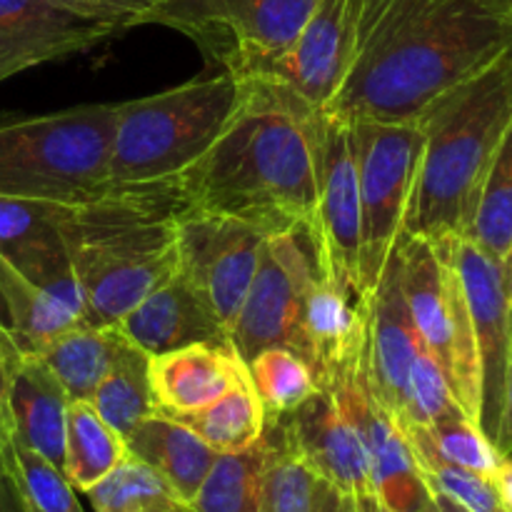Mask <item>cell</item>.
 I'll return each mask as SVG.
<instances>
[{"mask_svg":"<svg viewBox=\"0 0 512 512\" xmlns=\"http://www.w3.org/2000/svg\"><path fill=\"white\" fill-rule=\"evenodd\" d=\"M490 480H493L495 490H498V498L503 503V508L512 512V455L500 460L498 470H495Z\"/></svg>","mask_w":512,"mask_h":512,"instance_id":"obj_42","label":"cell"},{"mask_svg":"<svg viewBox=\"0 0 512 512\" xmlns=\"http://www.w3.org/2000/svg\"><path fill=\"white\" fill-rule=\"evenodd\" d=\"M455 268L468 298L480 358V430L495 440L503 410L505 370L510 355V298L503 285L500 260L485 255L468 238L450 243Z\"/></svg>","mask_w":512,"mask_h":512,"instance_id":"obj_15","label":"cell"},{"mask_svg":"<svg viewBox=\"0 0 512 512\" xmlns=\"http://www.w3.org/2000/svg\"><path fill=\"white\" fill-rule=\"evenodd\" d=\"M128 458V445L110 428L90 400H70L65 410L63 473L80 493L108 478Z\"/></svg>","mask_w":512,"mask_h":512,"instance_id":"obj_27","label":"cell"},{"mask_svg":"<svg viewBox=\"0 0 512 512\" xmlns=\"http://www.w3.org/2000/svg\"><path fill=\"white\" fill-rule=\"evenodd\" d=\"M0 470L13 483L23 512H85L63 468L15 438L0 400Z\"/></svg>","mask_w":512,"mask_h":512,"instance_id":"obj_26","label":"cell"},{"mask_svg":"<svg viewBox=\"0 0 512 512\" xmlns=\"http://www.w3.org/2000/svg\"><path fill=\"white\" fill-rule=\"evenodd\" d=\"M270 455L260 490V512H318L323 480L290 450L283 430L268 418Z\"/></svg>","mask_w":512,"mask_h":512,"instance_id":"obj_35","label":"cell"},{"mask_svg":"<svg viewBox=\"0 0 512 512\" xmlns=\"http://www.w3.org/2000/svg\"><path fill=\"white\" fill-rule=\"evenodd\" d=\"M465 238L485 255L503 260L512 240V123L485 173Z\"/></svg>","mask_w":512,"mask_h":512,"instance_id":"obj_32","label":"cell"},{"mask_svg":"<svg viewBox=\"0 0 512 512\" xmlns=\"http://www.w3.org/2000/svg\"><path fill=\"white\" fill-rule=\"evenodd\" d=\"M320 275L308 228L265 235L250 288L230 330V345L243 360L283 345L298 353L300 318L310 285Z\"/></svg>","mask_w":512,"mask_h":512,"instance_id":"obj_11","label":"cell"},{"mask_svg":"<svg viewBox=\"0 0 512 512\" xmlns=\"http://www.w3.org/2000/svg\"><path fill=\"white\" fill-rule=\"evenodd\" d=\"M245 365H248L250 383H253L268 418L293 413L320 390L318 378L305 363V358L283 345L258 350L253 358L245 360Z\"/></svg>","mask_w":512,"mask_h":512,"instance_id":"obj_34","label":"cell"},{"mask_svg":"<svg viewBox=\"0 0 512 512\" xmlns=\"http://www.w3.org/2000/svg\"><path fill=\"white\" fill-rule=\"evenodd\" d=\"M320 0H163L148 25L193 40L208 63L248 78L278 58L303 30Z\"/></svg>","mask_w":512,"mask_h":512,"instance_id":"obj_9","label":"cell"},{"mask_svg":"<svg viewBox=\"0 0 512 512\" xmlns=\"http://www.w3.org/2000/svg\"><path fill=\"white\" fill-rule=\"evenodd\" d=\"M512 123V43L420 118L423 155L403 235L465 238L485 173Z\"/></svg>","mask_w":512,"mask_h":512,"instance_id":"obj_4","label":"cell"},{"mask_svg":"<svg viewBox=\"0 0 512 512\" xmlns=\"http://www.w3.org/2000/svg\"><path fill=\"white\" fill-rule=\"evenodd\" d=\"M458 413H463V408L455 400L448 378L440 370L438 360L430 355V350L425 345H420L413 368H410L408 398H405L400 428H430L438 420Z\"/></svg>","mask_w":512,"mask_h":512,"instance_id":"obj_37","label":"cell"},{"mask_svg":"<svg viewBox=\"0 0 512 512\" xmlns=\"http://www.w3.org/2000/svg\"><path fill=\"white\" fill-rule=\"evenodd\" d=\"M510 43L512 15L485 0H363L353 65L325 113L345 123H420Z\"/></svg>","mask_w":512,"mask_h":512,"instance_id":"obj_1","label":"cell"},{"mask_svg":"<svg viewBox=\"0 0 512 512\" xmlns=\"http://www.w3.org/2000/svg\"><path fill=\"white\" fill-rule=\"evenodd\" d=\"M318 512H360V510H358V500H355L353 495H345L340 493V490H335L333 485L323 483Z\"/></svg>","mask_w":512,"mask_h":512,"instance_id":"obj_41","label":"cell"},{"mask_svg":"<svg viewBox=\"0 0 512 512\" xmlns=\"http://www.w3.org/2000/svg\"><path fill=\"white\" fill-rule=\"evenodd\" d=\"M355 500H358L360 512H390V510H385L383 505L373 498V495H368V498H355Z\"/></svg>","mask_w":512,"mask_h":512,"instance_id":"obj_46","label":"cell"},{"mask_svg":"<svg viewBox=\"0 0 512 512\" xmlns=\"http://www.w3.org/2000/svg\"><path fill=\"white\" fill-rule=\"evenodd\" d=\"M248 378V365L230 343H193L148 355L155 413L170 418L205 408Z\"/></svg>","mask_w":512,"mask_h":512,"instance_id":"obj_21","label":"cell"},{"mask_svg":"<svg viewBox=\"0 0 512 512\" xmlns=\"http://www.w3.org/2000/svg\"><path fill=\"white\" fill-rule=\"evenodd\" d=\"M0 512H23V508H20L18 493H15L13 483L5 478L3 470H0Z\"/></svg>","mask_w":512,"mask_h":512,"instance_id":"obj_43","label":"cell"},{"mask_svg":"<svg viewBox=\"0 0 512 512\" xmlns=\"http://www.w3.org/2000/svg\"><path fill=\"white\" fill-rule=\"evenodd\" d=\"M368 333V313L348 288L318 275L310 285L300 318L298 355L320 385L338 378L358 358Z\"/></svg>","mask_w":512,"mask_h":512,"instance_id":"obj_22","label":"cell"},{"mask_svg":"<svg viewBox=\"0 0 512 512\" xmlns=\"http://www.w3.org/2000/svg\"><path fill=\"white\" fill-rule=\"evenodd\" d=\"M115 103L0 118V198L75 205L110 188Z\"/></svg>","mask_w":512,"mask_h":512,"instance_id":"obj_6","label":"cell"},{"mask_svg":"<svg viewBox=\"0 0 512 512\" xmlns=\"http://www.w3.org/2000/svg\"><path fill=\"white\" fill-rule=\"evenodd\" d=\"M405 435L415 448L428 450L445 463L473 470L485 478H493L500 460H503L493 440L480 430L478 423H473L463 413L438 420L430 428H408Z\"/></svg>","mask_w":512,"mask_h":512,"instance_id":"obj_36","label":"cell"},{"mask_svg":"<svg viewBox=\"0 0 512 512\" xmlns=\"http://www.w3.org/2000/svg\"><path fill=\"white\" fill-rule=\"evenodd\" d=\"M453 240L403 235V290L415 330L438 360L455 400L473 423L480 420V358L468 298L455 268ZM480 425V423H478Z\"/></svg>","mask_w":512,"mask_h":512,"instance_id":"obj_7","label":"cell"},{"mask_svg":"<svg viewBox=\"0 0 512 512\" xmlns=\"http://www.w3.org/2000/svg\"><path fill=\"white\" fill-rule=\"evenodd\" d=\"M123 345L125 338L115 328L78 323L35 348V353L53 370L68 400H90Z\"/></svg>","mask_w":512,"mask_h":512,"instance_id":"obj_25","label":"cell"},{"mask_svg":"<svg viewBox=\"0 0 512 512\" xmlns=\"http://www.w3.org/2000/svg\"><path fill=\"white\" fill-rule=\"evenodd\" d=\"M500 268H503V285H505V293H508L510 303H512V240H510V248L505 253V258L500 260Z\"/></svg>","mask_w":512,"mask_h":512,"instance_id":"obj_44","label":"cell"},{"mask_svg":"<svg viewBox=\"0 0 512 512\" xmlns=\"http://www.w3.org/2000/svg\"><path fill=\"white\" fill-rule=\"evenodd\" d=\"M313 135L318 203L310 238L318 270L360 300V185L350 123L318 113L313 115Z\"/></svg>","mask_w":512,"mask_h":512,"instance_id":"obj_12","label":"cell"},{"mask_svg":"<svg viewBox=\"0 0 512 512\" xmlns=\"http://www.w3.org/2000/svg\"><path fill=\"white\" fill-rule=\"evenodd\" d=\"M268 455V430H263L258 443L250 448L218 455L200 490L190 500V512H260V490Z\"/></svg>","mask_w":512,"mask_h":512,"instance_id":"obj_28","label":"cell"},{"mask_svg":"<svg viewBox=\"0 0 512 512\" xmlns=\"http://www.w3.org/2000/svg\"><path fill=\"white\" fill-rule=\"evenodd\" d=\"M173 180L185 213L228 215L265 235L310 230L318 203L313 115L250 88L213 148Z\"/></svg>","mask_w":512,"mask_h":512,"instance_id":"obj_2","label":"cell"},{"mask_svg":"<svg viewBox=\"0 0 512 512\" xmlns=\"http://www.w3.org/2000/svg\"><path fill=\"white\" fill-rule=\"evenodd\" d=\"M485 3L493 5L495 10H500V13L512 15V0H485Z\"/></svg>","mask_w":512,"mask_h":512,"instance_id":"obj_48","label":"cell"},{"mask_svg":"<svg viewBox=\"0 0 512 512\" xmlns=\"http://www.w3.org/2000/svg\"><path fill=\"white\" fill-rule=\"evenodd\" d=\"M493 445L503 458L512 455V308H510V355L508 370H505V388H503V410H500L498 433H495Z\"/></svg>","mask_w":512,"mask_h":512,"instance_id":"obj_40","label":"cell"},{"mask_svg":"<svg viewBox=\"0 0 512 512\" xmlns=\"http://www.w3.org/2000/svg\"><path fill=\"white\" fill-rule=\"evenodd\" d=\"M53 3L125 30L133 25H148V18L163 0H53Z\"/></svg>","mask_w":512,"mask_h":512,"instance_id":"obj_39","label":"cell"},{"mask_svg":"<svg viewBox=\"0 0 512 512\" xmlns=\"http://www.w3.org/2000/svg\"><path fill=\"white\" fill-rule=\"evenodd\" d=\"M248 98V83L220 70L163 93L115 103L110 183L178 178L213 148Z\"/></svg>","mask_w":512,"mask_h":512,"instance_id":"obj_5","label":"cell"},{"mask_svg":"<svg viewBox=\"0 0 512 512\" xmlns=\"http://www.w3.org/2000/svg\"><path fill=\"white\" fill-rule=\"evenodd\" d=\"M433 503H435V508H438V512H470L460 503H455L453 498H448V495H440V493H433Z\"/></svg>","mask_w":512,"mask_h":512,"instance_id":"obj_45","label":"cell"},{"mask_svg":"<svg viewBox=\"0 0 512 512\" xmlns=\"http://www.w3.org/2000/svg\"><path fill=\"white\" fill-rule=\"evenodd\" d=\"M360 185V300L373 295L390 255L403 238L423 155L420 123L353 120Z\"/></svg>","mask_w":512,"mask_h":512,"instance_id":"obj_8","label":"cell"},{"mask_svg":"<svg viewBox=\"0 0 512 512\" xmlns=\"http://www.w3.org/2000/svg\"><path fill=\"white\" fill-rule=\"evenodd\" d=\"M8 335V325L0 323V400H3V343Z\"/></svg>","mask_w":512,"mask_h":512,"instance_id":"obj_47","label":"cell"},{"mask_svg":"<svg viewBox=\"0 0 512 512\" xmlns=\"http://www.w3.org/2000/svg\"><path fill=\"white\" fill-rule=\"evenodd\" d=\"M283 430L285 443L323 483L353 498L373 495L363 443L330 388H320L293 413L270 418Z\"/></svg>","mask_w":512,"mask_h":512,"instance_id":"obj_17","label":"cell"},{"mask_svg":"<svg viewBox=\"0 0 512 512\" xmlns=\"http://www.w3.org/2000/svg\"><path fill=\"white\" fill-rule=\"evenodd\" d=\"M423 512H438V508H435V503H430V505H428V508H425Z\"/></svg>","mask_w":512,"mask_h":512,"instance_id":"obj_49","label":"cell"},{"mask_svg":"<svg viewBox=\"0 0 512 512\" xmlns=\"http://www.w3.org/2000/svg\"><path fill=\"white\" fill-rule=\"evenodd\" d=\"M125 445L128 455L153 468L188 505L218 460V453L203 438L163 413L140 420Z\"/></svg>","mask_w":512,"mask_h":512,"instance_id":"obj_24","label":"cell"},{"mask_svg":"<svg viewBox=\"0 0 512 512\" xmlns=\"http://www.w3.org/2000/svg\"><path fill=\"white\" fill-rule=\"evenodd\" d=\"M185 215L175 180L110 185L60 208V233L83 293V323L113 328L178 273V225Z\"/></svg>","mask_w":512,"mask_h":512,"instance_id":"obj_3","label":"cell"},{"mask_svg":"<svg viewBox=\"0 0 512 512\" xmlns=\"http://www.w3.org/2000/svg\"><path fill=\"white\" fill-rule=\"evenodd\" d=\"M3 400L15 438L63 468L70 400L53 370L15 338L10 325L3 343Z\"/></svg>","mask_w":512,"mask_h":512,"instance_id":"obj_20","label":"cell"},{"mask_svg":"<svg viewBox=\"0 0 512 512\" xmlns=\"http://www.w3.org/2000/svg\"><path fill=\"white\" fill-rule=\"evenodd\" d=\"M85 495L93 512H190V505L133 455Z\"/></svg>","mask_w":512,"mask_h":512,"instance_id":"obj_33","label":"cell"},{"mask_svg":"<svg viewBox=\"0 0 512 512\" xmlns=\"http://www.w3.org/2000/svg\"><path fill=\"white\" fill-rule=\"evenodd\" d=\"M90 405L110 428L128 438L140 420L155 413L148 380V355L125 340L113 368L90 395Z\"/></svg>","mask_w":512,"mask_h":512,"instance_id":"obj_30","label":"cell"},{"mask_svg":"<svg viewBox=\"0 0 512 512\" xmlns=\"http://www.w3.org/2000/svg\"><path fill=\"white\" fill-rule=\"evenodd\" d=\"M265 233L228 215L185 213L178 225V278L208 305L230 338Z\"/></svg>","mask_w":512,"mask_h":512,"instance_id":"obj_13","label":"cell"},{"mask_svg":"<svg viewBox=\"0 0 512 512\" xmlns=\"http://www.w3.org/2000/svg\"><path fill=\"white\" fill-rule=\"evenodd\" d=\"M60 208L38 200L0 198V250L30 283L83 323V293L60 233Z\"/></svg>","mask_w":512,"mask_h":512,"instance_id":"obj_19","label":"cell"},{"mask_svg":"<svg viewBox=\"0 0 512 512\" xmlns=\"http://www.w3.org/2000/svg\"><path fill=\"white\" fill-rule=\"evenodd\" d=\"M360 303H365V313H368L365 370H368L370 388H373L375 400L400 425L405 398H408L410 368L423 345L418 330H415L408 300H405L400 243L390 255L373 295Z\"/></svg>","mask_w":512,"mask_h":512,"instance_id":"obj_16","label":"cell"},{"mask_svg":"<svg viewBox=\"0 0 512 512\" xmlns=\"http://www.w3.org/2000/svg\"><path fill=\"white\" fill-rule=\"evenodd\" d=\"M115 33L118 25L85 18L53 0H0V80L85 53Z\"/></svg>","mask_w":512,"mask_h":512,"instance_id":"obj_18","label":"cell"},{"mask_svg":"<svg viewBox=\"0 0 512 512\" xmlns=\"http://www.w3.org/2000/svg\"><path fill=\"white\" fill-rule=\"evenodd\" d=\"M175 420L193 430L198 438H203L215 453L223 455L238 453V450L258 443L265 423H268V415H265L263 403L258 400V393L248 378L233 385L228 393H223L205 408L175 415Z\"/></svg>","mask_w":512,"mask_h":512,"instance_id":"obj_29","label":"cell"},{"mask_svg":"<svg viewBox=\"0 0 512 512\" xmlns=\"http://www.w3.org/2000/svg\"><path fill=\"white\" fill-rule=\"evenodd\" d=\"M113 328L145 355L193 343H230L220 320L178 278V273L140 300Z\"/></svg>","mask_w":512,"mask_h":512,"instance_id":"obj_23","label":"cell"},{"mask_svg":"<svg viewBox=\"0 0 512 512\" xmlns=\"http://www.w3.org/2000/svg\"><path fill=\"white\" fill-rule=\"evenodd\" d=\"M355 425L368 460L373 498L390 512H423L433 503V493L420 470L408 435L398 420L375 400L365 370V343L358 358L340 370L328 385Z\"/></svg>","mask_w":512,"mask_h":512,"instance_id":"obj_14","label":"cell"},{"mask_svg":"<svg viewBox=\"0 0 512 512\" xmlns=\"http://www.w3.org/2000/svg\"><path fill=\"white\" fill-rule=\"evenodd\" d=\"M413 453L418 458L425 480H428L430 493L448 495V498H453L455 503H460L470 512H508L503 508V503H500L498 490H495L490 478L473 473V470L445 463V460L435 458L433 453H428L423 448H415V445Z\"/></svg>","mask_w":512,"mask_h":512,"instance_id":"obj_38","label":"cell"},{"mask_svg":"<svg viewBox=\"0 0 512 512\" xmlns=\"http://www.w3.org/2000/svg\"><path fill=\"white\" fill-rule=\"evenodd\" d=\"M360 3L363 0H320L298 38L278 58L240 80L290 110L325 113L353 65Z\"/></svg>","mask_w":512,"mask_h":512,"instance_id":"obj_10","label":"cell"},{"mask_svg":"<svg viewBox=\"0 0 512 512\" xmlns=\"http://www.w3.org/2000/svg\"><path fill=\"white\" fill-rule=\"evenodd\" d=\"M0 298L10 315V328L25 348L35 350L63 330L78 325L50 295L25 278L23 270L0 250Z\"/></svg>","mask_w":512,"mask_h":512,"instance_id":"obj_31","label":"cell"}]
</instances>
